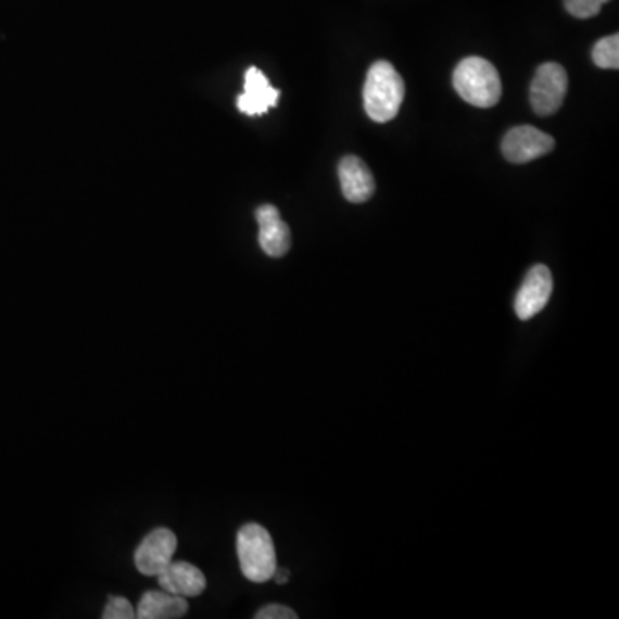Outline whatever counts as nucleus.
<instances>
[{"label":"nucleus","instance_id":"nucleus-5","mask_svg":"<svg viewBox=\"0 0 619 619\" xmlns=\"http://www.w3.org/2000/svg\"><path fill=\"white\" fill-rule=\"evenodd\" d=\"M554 147H556V141L551 135L525 124V126L509 129L501 144V150L506 161L513 164H527V162L535 161L553 152Z\"/></svg>","mask_w":619,"mask_h":619},{"label":"nucleus","instance_id":"nucleus-8","mask_svg":"<svg viewBox=\"0 0 619 619\" xmlns=\"http://www.w3.org/2000/svg\"><path fill=\"white\" fill-rule=\"evenodd\" d=\"M258 223V243L265 255L281 258L291 248V231L274 205H262L255 212Z\"/></svg>","mask_w":619,"mask_h":619},{"label":"nucleus","instance_id":"nucleus-9","mask_svg":"<svg viewBox=\"0 0 619 619\" xmlns=\"http://www.w3.org/2000/svg\"><path fill=\"white\" fill-rule=\"evenodd\" d=\"M279 91L270 85L264 73L250 67L244 75V91L238 97V109L247 116H262L268 109L276 108Z\"/></svg>","mask_w":619,"mask_h":619},{"label":"nucleus","instance_id":"nucleus-6","mask_svg":"<svg viewBox=\"0 0 619 619\" xmlns=\"http://www.w3.org/2000/svg\"><path fill=\"white\" fill-rule=\"evenodd\" d=\"M178 549V536L173 530H152L137 547L135 565L138 571L147 577H157L173 563L174 553Z\"/></svg>","mask_w":619,"mask_h":619},{"label":"nucleus","instance_id":"nucleus-13","mask_svg":"<svg viewBox=\"0 0 619 619\" xmlns=\"http://www.w3.org/2000/svg\"><path fill=\"white\" fill-rule=\"evenodd\" d=\"M595 66L603 70H618L619 67V35L598 40L592 50Z\"/></svg>","mask_w":619,"mask_h":619},{"label":"nucleus","instance_id":"nucleus-2","mask_svg":"<svg viewBox=\"0 0 619 619\" xmlns=\"http://www.w3.org/2000/svg\"><path fill=\"white\" fill-rule=\"evenodd\" d=\"M454 90L475 108L489 109L503 96L500 73L494 64L482 58H467L459 62L453 75Z\"/></svg>","mask_w":619,"mask_h":619},{"label":"nucleus","instance_id":"nucleus-10","mask_svg":"<svg viewBox=\"0 0 619 619\" xmlns=\"http://www.w3.org/2000/svg\"><path fill=\"white\" fill-rule=\"evenodd\" d=\"M157 578L162 591L179 597H199L206 589L205 574L191 563L173 561Z\"/></svg>","mask_w":619,"mask_h":619},{"label":"nucleus","instance_id":"nucleus-3","mask_svg":"<svg viewBox=\"0 0 619 619\" xmlns=\"http://www.w3.org/2000/svg\"><path fill=\"white\" fill-rule=\"evenodd\" d=\"M236 551L240 559L241 571L253 583L273 580L277 568L276 547L273 536L258 523L241 527L236 536Z\"/></svg>","mask_w":619,"mask_h":619},{"label":"nucleus","instance_id":"nucleus-14","mask_svg":"<svg viewBox=\"0 0 619 619\" xmlns=\"http://www.w3.org/2000/svg\"><path fill=\"white\" fill-rule=\"evenodd\" d=\"M607 2L609 0H565V8L571 16L578 20H589V17L597 16Z\"/></svg>","mask_w":619,"mask_h":619},{"label":"nucleus","instance_id":"nucleus-7","mask_svg":"<svg viewBox=\"0 0 619 619\" xmlns=\"http://www.w3.org/2000/svg\"><path fill=\"white\" fill-rule=\"evenodd\" d=\"M553 274L545 265H533L515 298V312L520 320H530L541 314L553 294Z\"/></svg>","mask_w":619,"mask_h":619},{"label":"nucleus","instance_id":"nucleus-1","mask_svg":"<svg viewBox=\"0 0 619 619\" xmlns=\"http://www.w3.org/2000/svg\"><path fill=\"white\" fill-rule=\"evenodd\" d=\"M405 100V81L391 62L377 61L368 70L364 87V108L376 123H388L400 112Z\"/></svg>","mask_w":619,"mask_h":619},{"label":"nucleus","instance_id":"nucleus-4","mask_svg":"<svg viewBox=\"0 0 619 619\" xmlns=\"http://www.w3.org/2000/svg\"><path fill=\"white\" fill-rule=\"evenodd\" d=\"M568 91V75L556 62H545L536 67L530 85V102L539 116H551L561 109Z\"/></svg>","mask_w":619,"mask_h":619},{"label":"nucleus","instance_id":"nucleus-16","mask_svg":"<svg viewBox=\"0 0 619 619\" xmlns=\"http://www.w3.org/2000/svg\"><path fill=\"white\" fill-rule=\"evenodd\" d=\"M256 619H296V612L291 607L282 606V604H268L256 612Z\"/></svg>","mask_w":619,"mask_h":619},{"label":"nucleus","instance_id":"nucleus-11","mask_svg":"<svg viewBox=\"0 0 619 619\" xmlns=\"http://www.w3.org/2000/svg\"><path fill=\"white\" fill-rule=\"evenodd\" d=\"M339 179L344 199L351 203L367 202L376 191V179L371 176L368 165L355 155H346L339 162Z\"/></svg>","mask_w":619,"mask_h":619},{"label":"nucleus","instance_id":"nucleus-17","mask_svg":"<svg viewBox=\"0 0 619 619\" xmlns=\"http://www.w3.org/2000/svg\"><path fill=\"white\" fill-rule=\"evenodd\" d=\"M273 580H276L277 585H285V583L289 582V570H286V568H276Z\"/></svg>","mask_w":619,"mask_h":619},{"label":"nucleus","instance_id":"nucleus-12","mask_svg":"<svg viewBox=\"0 0 619 619\" xmlns=\"http://www.w3.org/2000/svg\"><path fill=\"white\" fill-rule=\"evenodd\" d=\"M188 612L186 597L165 591H147L138 603L137 618L140 619H178Z\"/></svg>","mask_w":619,"mask_h":619},{"label":"nucleus","instance_id":"nucleus-15","mask_svg":"<svg viewBox=\"0 0 619 619\" xmlns=\"http://www.w3.org/2000/svg\"><path fill=\"white\" fill-rule=\"evenodd\" d=\"M103 619H132L137 618V612L132 609L128 598L111 597L105 604L102 612Z\"/></svg>","mask_w":619,"mask_h":619}]
</instances>
